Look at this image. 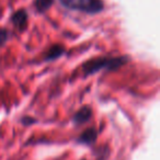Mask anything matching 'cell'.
I'll list each match as a JSON object with an SVG mask.
<instances>
[{
    "mask_svg": "<svg viewBox=\"0 0 160 160\" xmlns=\"http://www.w3.org/2000/svg\"><path fill=\"white\" fill-rule=\"evenodd\" d=\"M28 19H29V16H28V12L25 10L21 9L16 11L10 18V21L12 22V24L17 28L18 30H21V31H24L25 28L28 27Z\"/></svg>",
    "mask_w": 160,
    "mask_h": 160,
    "instance_id": "3957f363",
    "label": "cell"
},
{
    "mask_svg": "<svg viewBox=\"0 0 160 160\" xmlns=\"http://www.w3.org/2000/svg\"><path fill=\"white\" fill-rule=\"evenodd\" d=\"M64 53H65V48L62 45H53V46L49 47V49L46 52L44 60H46V62L55 60V59H57V58H59L60 56L64 55Z\"/></svg>",
    "mask_w": 160,
    "mask_h": 160,
    "instance_id": "8992f818",
    "label": "cell"
},
{
    "mask_svg": "<svg viewBox=\"0 0 160 160\" xmlns=\"http://www.w3.org/2000/svg\"><path fill=\"white\" fill-rule=\"evenodd\" d=\"M10 38V32L7 29L0 28V46L5 45Z\"/></svg>",
    "mask_w": 160,
    "mask_h": 160,
    "instance_id": "ba28073f",
    "label": "cell"
},
{
    "mask_svg": "<svg viewBox=\"0 0 160 160\" xmlns=\"http://www.w3.org/2000/svg\"><path fill=\"white\" fill-rule=\"evenodd\" d=\"M64 7L70 10L85 12L88 14H96L104 9L102 0H59Z\"/></svg>",
    "mask_w": 160,
    "mask_h": 160,
    "instance_id": "7a4b0ae2",
    "label": "cell"
},
{
    "mask_svg": "<svg viewBox=\"0 0 160 160\" xmlns=\"http://www.w3.org/2000/svg\"><path fill=\"white\" fill-rule=\"evenodd\" d=\"M92 116V110L89 105H85L81 109H79L75 113L72 118V123L75 125H80L85 124V123L89 122L90 118Z\"/></svg>",
    "mask_w": 160,
    "mask_h": 160,
    "instance_id": "277c9868",
    "label": "cell"
},
{
    "mask_svg": "<svg viewBox=\"0 0 160 160\" xmlns=\"http://www.w3.org/2000/svg\"><path fill=\"white\" fill-rule=\"evenodd\" d=\"M131 57L129 56H118V57H97L93 59L87 60L85 64L81 66L82 72L85 76H91L97 73L98 71L105 69V70H116L121 68L129 62Z\"/></svg>",
    "mask_w": 160,
    "mask_h": 160,
    "instance_id": "6da1fadb",
    "label": "cell"
},
{
    "mask_svg": "<svg viewBox=\"0 0 160 160\" xmlns=\"http://www.w3.org/2000/svg\"><path fill=\"white\" fill-rule=\"evenodd\" d=\"M98 138V131L94 127H89L81 133V135L77 138V142L82 145H91Z\"/></svg>",
    "mask_w": 160,
    "mask_h": 160,
    "instance_id": "5b68a950",
    "label": "cell"
},
{
    "mask_svg": "<svg viewBox=\"0 0 160 160\" xmlns=\"http://www.w3.org/2000/svg\"><path fill=\"white\" fill-rule=\"evenodd\" d=\"M21 122H22L23 125H32L36 122V120L33 118H31V116H24V118L21 120Z\"/></svg>",
    "mask_w": 160,
    "mask_h": 160,
    "instance_id": "9c48e42d",
    "label": "cell"
},
{
    "mask_svg": "<svg viewBox=\"0 0 160 160\" xmlns=\"http://www.w3.org/2000/svg\"><path fill=\"white\" fill-rule=\"evenodd\" d=\"M55 0H34V8L40 13H44L45 11L49 9L54 5Z\"/></svg>",
    "mask_w": 160,
    "mask_h": 160,
    "instance_id": "52a82bcc",
    "label": "cell"
},
{
    "mask_svg": "<svg viewBox=\"0 0 160 160\" xmlns=\"http://www.w3.org/2000/svg\"><path fill=\"white\" fill-rule=\"evenodd\" d=\"M83 160H85V159H83Z\"/></svg>",
    "mask_w": 160,
    "mask_h": 160,
    "instance_id": "30bf717a",
    "label": "cell"
}]
</instances>
